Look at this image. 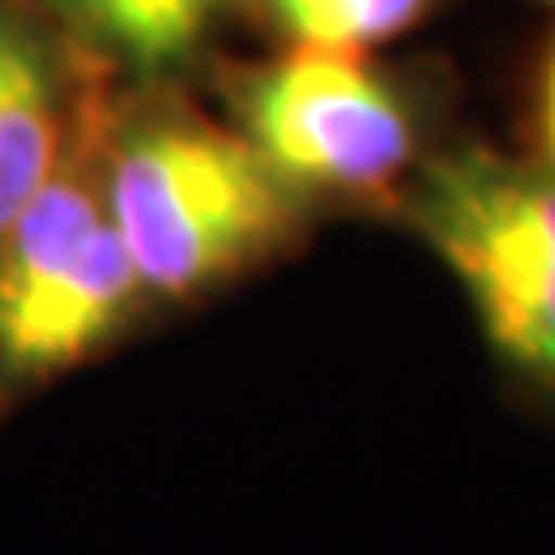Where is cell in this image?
Returning <instances> with one entry per match:
<instances>
[{"label":"cell","mask_w":555,"mask_h":555,"mask_svg":"<svg viewBox=\"0 0 555 555\" xmlns=\"http://www.w3.org/2000/svg\"><path fill=\"white\" fill-rule=\"evenodd\" d=\"M102 195L144 297L199 292L250 269L292 232L287 181L264 153L177 107L120 126L102 158Z\"/></svg>","instance_id":"1"},{"label":"cell","mask_w":555,"mask_h":555,"mask_svg":"<svg viewBox=\"0 0 555 555\" xmlns=\"http://www.w3.org/2000/svg\"><path fill=\"white\" fill-rule=\"evenodd\" d=\"M139 297L144 287L102 195V163L65 153L0 236V398L75 371Z\"/></svg>","instance_id":"2"},{"label":"cell","mask_w":555,"mask_h":555,"mask_svg":"<svg viewBox=\"0 0 555 555\" xmlns=\"http://www.w3.org/2000/svg\"><path fill=\"white\" fill-rule=\"evenodd\" d=\"M416 218L491 343L555 385V171L495 158L449 163L426 181Z\"/></svg>","instance_id":"3"},{"label":"cell","mask_w":555,"mask_h":555,"mask_svg":"<svg viewBox=\"0 0 555 555\" xmlns=\"http://www.w3.org/2000/svg\"><path fill=\"white\" fill-rule=\"evenodd\" d=\"M228 93L241 134L287 185L379 195L412 163V102L357 51L287 47L264 65L236 69Z\"/></svg>","instance_id":"4"},{"label":"cell","mask_w":555,"mask_h":555,"mask_svg":"<svg viewBox=\"0 0 555 555\" xmlns=\"http://www.w3.org/2000/svg\"><path fill=\"white\" fill-rule=\"evenodd\" d=\"M69 83L65 33L33 0H0V236L75 144Z\"/></svg>","instance_id":"5"},{"label":"cell","mask_w":555,"mask_h":555,"mask_svg":"<svg viewBox=\"0 0 555 555\" xmlns=\"http://www.w3.org/2000/svg\"><path fill=\"white\" fill-rule=\"evenodd\" d=\"M69 47L130 69L139 79H171L214 42L232 0H33Z\"/></svg>","instance_id":"6"},{"label":"cell","mask_w":555,"mask_h":555,"mask_svg":"<svg viewBox=\"0 0 555 555\" xmlns=\"http://www.w3.org/2000/svg\"><path fill=\"white\" fill-rule=\"evenodd\" d=\"M255 10L287 47L371 56L375 47L412 33L436 0H255Z\"/></svg>","instance_id":"7"},{"label":"cell","mask_w":555,"mask_h":555,"mask_svg":"<svg viewBox=\"0 0 555 555\" xmlns=\"http://www.w3.org/2000/svg\"><path fill=\"white\" fill-rule=\"evenodd\" d=\"M542 144H546V158L555 171V47H551L546 69H542Z\"/></svg>","instance_id":"8"},{"label":"cell","mask_w":555,"mask_h":555,"mask_svg":"<svg viewBox=\"0 0 555 555\" xmlns=\"http://www.w3.org/2000/svg\"><path fill=\"white\" fill-rule=\"evenodd\" d=\"M546 5H555V0H546Z\"/></svg>","instance_id":"9"}]
</instances>
